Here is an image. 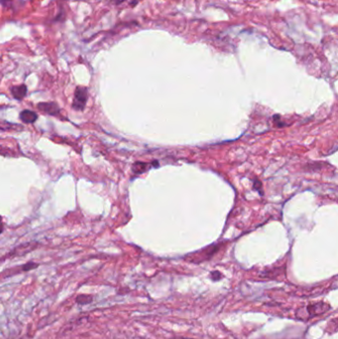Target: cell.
Returning a JSON list of instances; mask_svg holds the SVG:
<instances>
[{
	"instance_id": "3",
	"label": "cell",
	"mask_w": 338,
	"mask_h": 339,
	"mask_svg": "<svg viewBox=\"0 0 338 339\" xmlns=\"http://www.w3.org/2000/svg\"><path fill=\"white\" fill-rule=\"evenodd\" d=\"M19 117H20V120L24 122L26 124L34 123V122L37 121V119H38L37 113L32 111V110H29V109H25L23 111H21Z\"/></svg>"
},
{
	"instance_id": "9",
	"label": "cell",
	"mask_w": 338,
	"mask_h": 339,
	"mask_svg": "<svg viewBox=\"0 0 338 339\" xmlns=\"http://www.w3.org/2000/svg\"><path fill=\"white\" fill-rule=\"evenodd\" d=\"M10 0H0V3H2L3 5H6V3H8Z\"/></svg>"
},
{
	"instance_id": "6",
	"label": "cell",
	"mask_w": 338,
	"mask_h": 339,
	"mask_svg": "<svg viewBox=\"0 0 338 339\" xmlns=\"http://www.w3.org/2000/svg\"><path fill=\"white\" fill-rule=\"evenodd\" d=\"M36 267H38V264L30 262V263H27L26 265H24V266L22 267V270H23V271H29V270H31V269H34V268H36Z\"/></svg>"
},
{
	"instance_id": "2",
	"label": "cell",
	"mask_w": 338,
	"mask_h": 339,
	"mask_svg": "<svg viewBox=\"0 0 338 339\" xmlns=\"http://www.w3.org/2000/svg\"><path fill=\"white\" fill-rule=\"evenodd\" d=\"M37 108L43 111L44 113L52 115V116H58L61 113V109L58 103L56 102H41V103H38Z\"/></svg>"
},
{
	"instance_id": "5",
	"label": "cell",
	"mask_w": 338,
	"mask_h": 339,
	"mask_svg": "<svg viewBox=\"0 0 338 339\" xmlns=\"http://www.w3.org/2000/svg\"><path fill=\"white\" fill-rule=\"evenodd\" d=\"M93 301V296L92 295H89V294H80L76 298V302L78 304H81V305H86V304H89Z\"/></svg>"
},
{
	"instance_id": "4",
	"label": "cell",
	"mask_w": 338,
	"mask_h": 339,
	"mask_svg": "<svg viewBox=\"0 0 338 339\" xmlns=\"http://www.w3.org/2000/svg\"><path fill=\"white\" fill-rule=\"evenodd\" d=\"M11 95L17 100H22L27 95V87L25 84L15 86L11 88Z\"/></svg>"
},
{
	"instance_id": "1",
	"label": "cell",
	"mask_w": 338,
	"mask_h": 339,
	"mask_svg": "<svg viewBox=\"0 0 338 339\" xmlns=\"http://www.w3.org/2000/svg\"><path fill=\"white\" fill-rule=\"evenodd\" d=\"M88 98H89L88 89L85 87H76L74 91V98L72 107L76 111H82L87 106Z\"/></svg>"
},
{
	"instance_id": "8",
	"label": "cell",
	"mask_w": 338,
	"mask_h": 339,
	"mask_svg": "<svg viewBox=\"0 0 338 339\" xmlns=\"http://www.w3.org/2000/svg\"><path fill=\"white\" fill-rule=\"evenodd\" d=\"M114 4H120L121 2H123L124 0H111Z\"/></svg>"
},
{
	"instance_id": "7",
	"label": "cell",
	"mask_w": 338,
	"mask_h": 339,
	"mask_svg": "<svg viewBox=\"0 0 338 339\" xmlns=\"http://www.w3.org/2000/svg\"><path fill=\"white\" fill-rule=\"evenodd\" d=\"M3 230H4V223H3L2 217H0V234L3 232Z\"/></svg>"
}]
</instances>
